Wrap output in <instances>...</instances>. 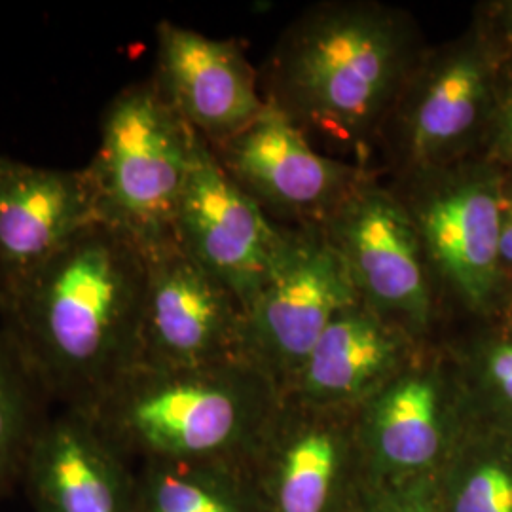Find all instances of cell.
Returning a JSON list of instances; mask_svg holds the SVG:
<instances>
[{
  "instance_id": "4316f807",
  "label": "cell",
  "mask_w": 512,
  "mask_h": 512,
  "mask_svg": "<svg viewBox=\"0 0 512 512\" xmlns=\"http://www.w3.org/2000/svg\"><path fill=\"white\" fill-rule=\"evenodd\" d=\"M2 300H4V294H2V285H0V308H2Z\"/></svg>"
},
{
  "instance_id": "d6986e66",
  "label": "cell",
  "mask_w": 512,
  "mask_h": 512,
  "mask_svg": "<svg viewBox=\"0 0 512 512\" xmlns=\"http://www.w3.org/2000/svg\"><path fill=\"white\" fill-rule=\"evenodd\" d=\"M437 480L446 512H512V429L469 408Z\"/></svg>"
},
{
  "instance_id": "484cf974",
  "label": "cell",
  "mask_w": 512,
  "mask_h": 512,
  "mask_svg": "<svg viewBox=\"0 0 512 512\" xmlns=\"http://www.w3.org/2000/svg\"><path fill=\"white\" fill-rule=\"evenodd\" d=\"M497 315H499V327L505 330H511L512 332V289L505 296V300H503V304H501V308L497 311Z\"/></svg>"
},
{
  "instance_id": "5bb4252c",
  "label": "cell",
  "mask_w": 512,
  "mask_h": 512,
  "mask_svg": "<svg viewBox=\"0 0 512 512\" xmlns=\"http://www.w3.org/2000/svg\"><path fill=\"white\" fill-rule=\"evenodd\" d=\"M152 80L211 147L238 135L266 105L260 73L239 40L207 37L173 21L156 27Z\"/></svg>"
},
{
  "instance_id": "7c38bea8",
  "label": "cell",
  "mask_w": 512,
  "mask_h": 512,
  "mask_svg": "<svg viewBox=\"0 0 512 512\" xmlns=\"http://www.w3.org/2000/svg\"><path fill=\"white\" fill-rule=\"evenodd\" d=\"M175 243L241 302L255 298L285 243L275 224L202 139L175 215Z\"/></svg>"
},
{
  "instance_id": "7402d4cb",
  "label": "cell",
  "mask_w": 512,
  "mask_h": 512,
  "mask_svg": "<svg viewBox=\"0 0 512 512\" xmlns=\"http://www.w3.org/2000/svg\"><path fill=\"white\" fill-rule=\"evenodd\" d=\"M349 512H446L437 476L366 480Z\"/></svg>"
},
{
  "instance_id": "7a4b0ae2",
  "label": "cell",
  "mask_w": 512,
  "mask_h": 512,
  "mask_svg": "<svg viewBox=\"0 0 512 512\" xmlns=\"http://www.w3.org/2000/svg\"><path fill=\"white\" fill-rule=\"evenodd\" d=\"M427 48L397 6L317 2L279 33L260 90L319 150L376 169L380 131Z\"/></svg>"
},
{
  "instance_id": "5b68a950",
  "label": "cell",
  "mask_w": 512,
  "mask_h": 512,
  "mask_svg": "<svg viewBox=\"0 0 512 512\" xmlns=\"http://www.w3.org/2000/svg\"><path fill=\"white\" fill-rule=\"evenodd\" d=\"M497 67L499 59L476 23L458 40L429 46L380 131L378 171L399 179L482 158Z\"/></svg>"
},
{
  "instance_id": "3957f363",
  "label": "cell",
  "mask_w": 512,
  "mask_h": 512,
  "mask_svg": "<svg viewBox=\"0 0 512 512\" xmlns=\"http://www.w3.org/2000/svg\"><path fill=\"white\" fill-rule=\"evenodd\" d=\"M285 395L256 366L137 363L88 412L110 444L141 461L245 465Z\"/></svg>"
},
{
  "instance_id": "603a6c76",
  "label": "cell",
  "mask_w": 512,
  "mask_h": 512,
  "mask_svg": "<svg viewBox=\"0 0 512 512\" xmlns=\"http://www.w3.org/2000/svg\"><path fill=\"white\" fill-rule=\"evenodd\" d=\"M482 158L512 171V61H499L495 109Z\"/></svg>"
},
{
  "instance_id": "4fadbf2b",
  "label": "cell",
  "mask_w": 512,
  "mask_h": 512,
  "mask_svg": "<svg viewBox=\"0 0 512 512\" xmlns=\"http://www.w3.org/2000/svg\"><path fill=\"white\" fill-rule=\"evenodd\" d=\"M243 306L177 243L147 253L141 359L152 366L241 359Z\"/></svg>"
},
{
  "instance_id": "30bf717a",
  "label": "cell",
  "mask_w": 512,
  "mask_h": 512,
  "mask_svg": "<svg viewBox=\"0 0 512 512\" xmlns=\"http://www.w3.org/2000/svg\"><path fill=\"white\" fill-rule=\"evenodd\" d=\"M268 512H349L366 484L357 410L285 397L245 463Z\"/></svg>"
},
{
  "instance_id": "6da1fadb",
  "label": "cell",
  "mask_w": 512,
  "mask_h": 512,
  "mask_svg": "<svg viewBox=\"0 0 512 512\" xmlns=\"http://www.w3.org/2000/svg\"><path fill=\"white\" fill-rule=\"evenodd\" d=\"M147 253L97 222L4 291V332L40 393L90 412L141 359Z\"/></svg>"
},
{
  "instance_id": "9a60e30c",
  "label": "cell",
  "mask_w": 512,
  "mask_h": 512,
  "mask_svg": "<svg viewBox=\"0 0 512 512\" xmlns=\"http://www.w3.org/2000/svg\"><path fill=\"white\" fill-rule=\"evenodd\" d=\"M19 486L33 512H133V463L74 408L40 423Z\"/></svg>"
},
{
  "instance_id": "8992f818",
  "label": "cell",
  "mask_w": 512,
  "mask_h": 512,
  "mask_svg": "<svg viewBox=\"0 0 512 512\" xmlns=\"http://www.w3.org/2000/svg\"><path fill=\"white\" fill-rule=\"evenodd\" d=\"M389 184L418 228L440 304L450 298L473 315H497L507 294L499 255L503 169L475 158Z\"/></svg>"
},
{
  "instance_id": "ac0fdd59",
  "label": "cell",
  "mask_w": 512,
  "mask_h": 512,
  "mask_svg": "<svg viewBox=\"0 0 512 512\" xmlns=\"http://www.w3.org/2000/svg\"><path fill=\"white\" fill-rule=\"evenodd\" d=\"M133 512H268L241 463L141 461L133 465Z\"/></svg>"
},
{
  "instance_id": "44dd1931",
  "label": "cell",
  "mask_w": 512,
  "mask_h": 512,
  "mask_svg": "<svg viewBox=\"0 0 512 512\" xmlns=\"http://www.w3.org/2000/svg\"><path fill=\"white\" fill-rule=\"evenodd\" d=\"M463 382L471 412L512 429V332L499 329L467 344L448 346Z\"/></svg>"
},
{
  "instance_id": "e0dca14e",
  "label": "cell",
  "mask_w": 512,
  "mask_h": 512,
  "mask_svg": "<svg viewBox=\"0 0 512 512\" xmlns=\"http://www.w3.org/2000/svg\"><path fill=\"white\" fill-rule=\"evenodd\" d=\"M427 342L359 300L332 319L285 397L357 410L410 365Z\"/></svg>"
},
{
  "instance_id": "9c48e42d",
  "label": "cell",
  "mask_w": 512,
  "mask_h": 512,
  "mask_svg": "<svg viewBox=\"0 0 512 512\" xmlns=\"http://www.w3.org/2000/svg\"><path fill=\"white\" fill-rule=\"evenodd\" d=\"M469 418L448 344L429 340L403 370L357 408L368 480L437 476Z\"/></svg>"
},
{
  "instance_id": "277c9868",
  "label": "cell",
  "mask_w": 512,
  "mask_h": 512,
  "mask_svg": "<svg viewBox=\"0 0 512 512\" xmlns=\"http://www.w3.org/2000/svg\"><path fill=\"white\" fill-rule=\"evenodd\" d=\"M202 137L150 78L124 88L103 112L88 167L99 222L145 253L175 243V215Z\"/></svg>"
},
{
  "instance_id": "52a82bcc",
  "label": "cell",
  "mask_w": 512,
  "mask_h": 512,
  "mask_svg": "<svg viewBox=\"0 0 512 512\" xmlns=\"http://www.w3.org/2000/svg\"><path fill=\"white\" fill-rule=\"evenodd\" d=\"M321 228L368 308L421 340H435L439 291L418 228L380 171L370 173Z\"/></svg>"
},
{
  "instance_id": "ffe728a7",
  "label": "cell",
  "mask_w": 512,
  "mask_h": 512,
  "mask_svg": "<svg viewBox=\"0 0 512 512\" xmlns=\"http://www.w3.org/2000/svg\"><path fill=\"white\" fill-rule=\"evenodd\" d=\"M40 395L8 334L0 330V497L21 484L31 442L46 418L38 406Z\"/></svg>"
},
{
  "instance_id": "ba28073f",
  "label": "cell",
  "mask_w": 512,
  "mask_h": 512,
  "mask_svg": "<svg viewBox=\"0 0 512 512\" xmlns=\"http://www.w3.org/2000/svg\"><path fill=\"white\" fill-rule=\"evenodd\" d=\"M359 300L321 226L285 228L272 272L243 310L241 359L285 395L332 319Z\"/></svg>"
},
{
  "instance_id": "d4e9b609",
  "label": "cell",
  "mask_w": 512,
  "mask_h": 512,
  "mask_svg": "<svg viewBox=\"0 0 512 512\" xmlns=\"http://www.w3.org/2000/svg\"><path fill=\"white\" fill-rule=\"evenodd\" d=\"M499 255H501V268H503L507 293H509L512 289V171H503Z\"/></svg>"
},
{
  "instance_id": "cb8c5ba5",
  "label": "cell",
  "mask_w": 512,
  "mask_h": 512,
  "mask_svg": "<svg viewBox=\"0 0 512 512\" xmlns=\"http://www.w3.org/2000/svg\"><path fill=\"white\" fill-rule=\"evenodd\" d=\"M476 27L490 42L499 61H512V0L495 2L484 8Z\"/></svg>"
},
{
  "instance_id": "2e32d148",
  "label": "cell",
  "mask_w": 512,
  "mask_h": 512,
  "mask_svg": "<svg viewBox=\"0 0 512 512\" xmlns=\"http://www.w3.org/2000/svg\"><path fill=\"white\" fill-rule=\"evenodd\" d=\"M97 222L88 167L54 169L0 156L2 294Z\"/></svg>"
},
{
  "instance_id": "8fae6325",
  "label": "cell",
  "mask_w": 512,
  "mask_h": 512,
  "mask_svg": "<svg viewBox=\"0 0 512 512\" xmlns=\"http://www.w3.org/2000/svg\"><path fill=\"white\" fill-rule=\"evenodd\" d=\"M211 148L232 181L285 228L323 226L378 171L325 154L270 103L238 135Z\"/></svg>"
}]
</instances>
